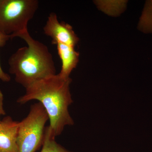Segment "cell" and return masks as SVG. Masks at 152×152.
Wrapping results in <instances>:
<instances>
[{"mask_svg": "<svg viewBox=\"0 0 152 152\" xmlns=\"http://www.w3.org/2000/svg\"><path fill=\"white\" fill-rule=\"evenodd\" d=\"M72 81L70 77L64 78L58 74L42 79L25 88L24 94L17 102L24 104L30 101H39L46 111L49 127L56 137L61 134L66 126L74 124L68 110L73 103L70 91Z\"/></svg>", "mask_w": 152, "mask_h": 152, "instance_id": "1", "label": "cell"}, {"mask_svg": "<svg viewBox=\"0 0 152 152\" xmlns=\"http://www.w3.org/2000/svg\"><path fill=\"white\" fill-rule=\"evenodd\" d=\"M27 46L20 48L8 60L9 72L25 88L36 81L56 75L53 55L46 45L35 39L28 31L17 35Z\"/></svg>", "mask_w": 152, "mask_h": 152, "instance_id": "2", "label": "cell"}, {"mask_svg": "<svg viewBox=\"0 0 152 152\" xmlns=\"http://www.w3.org/2000/svg\"><path fill=\"white\" fill-rule=\"evenodd\" d=\"M39 6L38 0H0V31L12 39L28 31Z\"/></svg>", "mask_w": 152, "mask_h": 152, "instance_id": "3", "label": "cell"}, {"mask_svg": "<svg viewBox=\"0 0 152 152\" xmlns=\"http://www.w3.org/2000/svg\"><path fill=\"white\" fill-rule=\"evenodd\" d=\"M49 120L46 111L40 102L31 106L27 116L19 122L18 152H36L42 146L45 126Z\"/></svg>", "mask_w": 152, "mask_h": 152, "instance_id": "4", "label": "cell"}, {"mask_svg": "<svg viewBox=\"0 0 152 152\" xmlns=\"http://www.w3.org/2000/svg\"><path fill=\"white\" fill-rule=\"evenodd\" d=\"M43 31L46 35L51 38L53 45L59 43L75 48L80 40L72 26L65 22L59 21L54 12L49 15Z\"/></svg>", "mask_w": 152, "mask_h": 152, "instance_id": "5", "label": "cell"}, {"mask_svg": "<svg viewBox=\"0 0 152 152\" xmlns=\"http://www.w3.org/2000/svg\"><path fill=\"white\" fill-rule=\"evenodd\" d=\"M19 122L10 116L0 121V152H18V136Z\"/></svg>", "mask_w": 152, "mask_h": 152, "instance_id": "6", "label": "cell"}, {"mask_svg": "<svg viewBox=\"0 0 152 152\" xmlns=\"http://www.w3.org/2000/svg\"><path fill=\"white\" fill-rule=\"evenodd\" d=\"M56 45L62 62L61 69L58 75L62 77L68 78L77 65L80 53L76 51L74 47L59 43Z\"/></svg>", "mask_w": 152, "mask_h": 152, "instance_id": "7", "label": "cell"}, {"mask_svg": "<svg viewBox=\"0 0 152 152\" xmlns=\"http://www.w3.org/2000/svg\"><path fill=\"white\" fill-rule=\"evenodd\" d=\"M138 28L145 34H152V0L145 2L139 20Z\"/></svg>", "mask_w": 152, "mask_h": 152, "instance_id": "8", "label": "cell"}, {"mask_svg": "<svg viewBox=\"0 0 152 152\" xmlns=\"http://www.w3.org/2000/svg\"><path fill=\"white\" fill-rule=\"evenodd\" d=\"M42 147L40 152H72L68 151L56 141L55 137L52 135L49 126L46 127Z\"/></svg>", "mask_w": 152, "mask_h": 152, "instance_id": "9", "label": "cell"}, {"mask_svg": "<svg viewBox=\"0 0 152 152\" xmlns=\"http://www.w3.org/2000/svg\"><path fill=\"white\" fill-rule=\"evenodd\" d=\"M11 39L10 36L4 34L0 31V48L5 45L7 42ZM0 80L4 82H9L11 80L10 76L5 72L1 66L0 64Z\"/></svg>", "mask_w": 152, "mask_h": 152, "instance_id": "10", "label": "cell"}, {"mask_svg": "<svg viewBox=\"0 0 152 152\" xmlns=\"http://www.w3.org/2000/svg\"><path fill=\"white\" fill-rule=\"evenodd\" d=\"M6 114L5 112L4 108V95L0 90V121H1V117Z\"/></svg>", "mask_w": 152, "mask_h": 152, "instance_id": "11", "label": "cell"}]
</instances>
